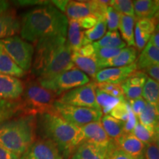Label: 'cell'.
Returning a JSON list of instances; mask_svg holds the SVG:
<instances>
[{
    "mask_svg": "<svg viewBox=\"0 0 159 159\" xmlns=\"http://www.w3.org/2000/svg\"><path fill=\"white\" fill-rule=\"evenodd\" d=\"M39 123L45 138L56 144L63 159H70L83 142L80 128L66 122L54 112L39 114Z\"/></svg>",
    "mask_w": 159,
    "mask_h": 159,
    "instance_id": "cell-3",
    "label": "cell"
},
{
    "mask_svg": "<svg viewBox=\"0 0 159 159\" xmlns=\"http://www.w3.org/2000/svg\"><path fill=\"white\" fill-rule=\"evenodd\" d=\"M98 19L96 16L93 15L88 16H85L83 19H80L79 20H77V22H78L79 25L80 26V27L83 30H89L92 28L94 26L96 25L98 21Z\"/></svg>",
    "mask_w": 159,
    "mask_h": 159,
    "instance_id": "cell-44",
    "label": "cell"
},
{
    "mask_svg": "<svg viewBox=\"0 0 159 159\" xmlns=\"http://www.w3.org/2000/svg\"><path fill=\"white\" fill-rule=\"evenodd\" d=\"M69 1H65V0H59V1H52L53 5L55 6L57 9H58L60 11H61L62 13H65L66 7L67 4H68Z\"/></svg>",
    "mask_w": 159,
    "mask_h": 159,
    "instance_id": "cell-49",
    "label": "cell"
},
{
    "mask_svg": "<svg viewBox=\"0 0 159 159\" xmlns=\"http://www.w3.org/2000/svg\"><path fill=\"white\" fill-rule=\"evenodd\" d=\"M128 102L129 105H130L131 110H132L133 112L134 113V114L137 116L144 110L147 104V102L142 97L137 99H128Z\"/></svg>",
    "mask_w": 159,
    "mask_h": 159,
    "instance_id": "cell-40",
    "label": "cell"
},
{
    "mask_svg": "<svg viewBox=\"0 0 159 159\" xmlns=\"http://www.w3.org/2000/svg\"><path fill=\"white\" fill-rule=\"evenodd\" d=\"M58 102L69 105L94 108L100 111L96 100V83L90 82L66 91L57 99Z\"/></svg>",
    "mask_w": 159,
    "mask_h": 159,
    "instance_id": "cell-9",
    "label": "cell"
},
{
    "mask_svg": "<svg viewBox=\"0 0 159 159\" xmlns=\"http://www.w3.org/2000/svg\"><path fill=\"white\" fill-rule=\"evenodd\" d=\"M149 43H150L151 44L153 45L154 47H157V48L159 49V30L156 29V30L152 35H151L150 41H149Z\"/></svg>",
    "mask_w": 159,
    "mask_h": 159,
    "instance_id": "cell-48",
    "label": "cell"
},
{
    "mask_svg": "<svg viewBox=\"0 0 159 159\" xmlns=\"http://www.w3.org/2000/svg\"><path fill=\"white\" fill-rule=\"evenodd\" d=\"M121 14L112 7L108 6L105 13V21L109 31H117L119 29Z\"/></svg>",
    "mask_w": 159,
    "mask_h": 159,
    "instance_id": "cell-37",
    "label": "cell"
},
{
    "mask_svg": "<svg viewBox=\"0 0 159 159\" xmlns=\"http://www.w3.org/2000/svg\"><path fill=\"white\" fill-rule=\"evenodd\" d=\"M125 99H120L109 95L104 91H101L96 85V100L100 111L102 114L108 115L113 108H114L121 100Z\"/></svg>",
    "mask_w": 159,
    "mask_h": 159,
    "instance_id": "cell-31",
    "label": "cell"
},
{
    "mask_svg": "<svg viewBox=\"0 0 159 159\" xmlns=\"http://www.w3.org/2000/svg\"><path fill=\"white\" fill-rule=\"evenodd\" d=\"M71 58L72 62L74 63L75 66L78 67V69L94 80L97 72L100 70L95 56L84 57L79 55L77 52H72Z\"/></svg>",
    "mask_w": 159,
    "mask_h": 159,
    "instance_id": "cell-21",
    "label": "cell"
},
{
    "mask_svg": "<svg viewBox=\"0 0 159 159\" xmlns=\"http://www.w3.org/2000/svg\"><path fill=\"white\" fill-rule=\"evenodd\" d=\"M131 134L136 137L139 140L144 143V144H150L153 142L154 138V130L147 128L146 126L141 124L138 122Z\"/></svg>",
    "mask_w": 159,
    "mask_h": 159,
    "instance_id": "cell-35",
    "label": "cell"
},
{
    "mask_svg": "<svg viewBox=\"0 0 159 159\" xmlns=\"http://www.w3.org/2000/svg\"><path fill=\"white\" fill-rule=\"evenodd\" d=\"M134 6L136 20L153 19L159 22V0H137Z\"/></svg>",
    "mask_w": 159,
    "mask_h": 159,
    "instance_id": "cell-19",
    "label": "cell"
},
{
    "mask_svg": "<svg viewBox=\"0 0 159 159\" xmlns=\"http://www.w3.org/2000/svg\"><path fill=\"white\" fill-rule=\"evenodd\" d=\"M25 85L17 77L0 73V99L17 100L22 96Z\"/></svg>",
    "mask_w": 159,
    "mask_h": 159,
    "instance_id": "cell-13",
    "label": "cell"
},
{
    "mask_svg": "<svg viewBox=\"0 0 159 159\" xmlns=\"http://www.w3.org/2000/svg\"><path fill=\"white\" fill-rule=\"evenodd\" d=\"M157 21L153 19H142L136 21L134 27L135 45L139 51H142L156 30Z\"/></svg>",
    "mask_w": 159,
    "mask_h": 159,
    "instance_id": "cell-15",
    "label": "cell"
},
{
    "mask_svg": "<svg viewBox=\"0 0 159 159\" xmlns=\"http://www.w3.org/2000/svg\"><path fill=\"white\" fill-rule=\"evenodd\" d=\"M116 144L121 150L134 159H144L146 144L139 140L133 134L123 135Z\"/></svg>",
    "mask_w": 159,
    "mask_h": 159,
    "instance_id": "cell-17",
    "label": "cell"
},
{
    "mask_svg": "<svg viewBox=\"0 0 159 159\" xmlns=\"http://www.w3.org/2000/svg\"><path fill=\"white\" fill-rule=\"evenodd\" d=\"M69 19L50 3L34 7L25 13L21 25V39L36 43L52 36H67Z\"/></svg>",
    "mask_w": 159,
    "mask_h": 159,
    "instance_id": "cell-2",
    "label": "cell"
},
{
    "mask_svg": "<svg viewBox=\"0 0 159 159\" xmlns=\"http://www.w3.org/2000/svg\"><path fill=\"white\" fill-rule=\"evenodd\" d=\"M138 56V51L135 47H128L122 49L120 53L112 58L97 62L100 69L111 67H122L135 63Z\"/></svg>",
    "mask_w": 159,
    "mask_h": 159,
    "instance_id": "cell-16",
    "label": "cell"
},
{
    "mask_svg": "<svg viewBox=\"0 0 159 159\" xmlns=\"http://www.w3.org/2000/svg\"><path fill=\"white\" fill-rule=\"evenodd\" d=\"M19 159H63L58 148L52 141L48 139L35 140Z\"/></svg>",
    "mask_w": 159,
    "mask_h": 159,
    "instance_id": "cell-11",
    "label": "cell"
},
{
    "mask_svg": "<svg viewBox=\"0 0 159 159\" xmlns=\"http://www.w3.org/2000/svg\"><path fill=\"white\" fill-rule=\"evenodd\" d=\"M0 73L19 78L25 75V71L14 63L0 45Z\"/></svg>",
    "mask_w": 159,
    "mask_h": 159,
    "instance_id": "cell-26",
    "label": "cell"
},
{
    "mask_svg": "<svg viewBox=\"0 0 159 159\" xmlns=\"http://www.w3.org/2000/svg\"><path fill=\"white\" fill-rule=\"evenodd\" d=\"M10 7V3L7 1L0 0V15L7 13Z\"/></svg>",
    "mask_w": 159,
    "mask_h": 159,
    "instance_id": "cell-51",
    "label": "cell"
},
{
    "mask_svg": "<svg viewBox=\"0 0 159 159\" xmlns=\"http://www.w3.org/2000/svg\"><path fill=\"white\" fill-rule=\"evenodd\" d=\"M130 111V107L126 99H122L111 110L110 114L114 118L118 120L125 122L129 116Z\"/></svg>",
    "mask_w": 159,
    "mask_h": 159,
    "instance_id": "cell-36",
    "label": "cell"
},
{
    "mask_svg": "<svg viewBox=\"0 0 159 159\" xmlns=\"http://www.w3.org/2000/svg\"><path fill=\"white\" fill-rule=\"evenodd\" d=\"M153 143H155L159 148V122L156 125L154 128Z\"/></svg>",
    "mask_w": 159,
    "mask_h": 159,
    "instance_id": "cell-52",
    "label": "cell"
},
{
    "mask_svg": "<svg viewBox=\"0 0 159 159\" xmlns=\"http://www.w3.org/2000/svg\"><path fill=\"white\" fill-rule=\"evenodd\" d=\"M0 159H19V156L0 147Z\"/></svg>",
    "mask_w": 159,
    "mask_h": 159,
    "instance_id": "cell-47",
    "label": "cell"
},
{
    "mask_svg": "<svg viewBox=\"0 0 159 159\" xmlns=\"http://www.w3.org/2000/svg\"><path fill=\"white\" fill-rule=\"evenodd\" d=\"M52 112L79 128L91 122H100L103 114L102 111L97 109L73 106L63 104L57 100L53 105Z\"/></svg>",
    "mask_w": 159,
    "mask_h": 159,
    "instance_id": "cell-7",
    "label": "cell"
},
{
    "mask_svg": "<svg viewBox=\"0 0 159 159\" xmlns=\"http://www.w3.org/2000/svg\"><path fill=\"white\" fill-rule=\"evenodd\" d=\"M158 111H159V108H158ZM158 122H159V111H158Z\"/></svg>",
    "mask_w": 159,
    "mask_h": 159,
    "instance_id": "cell-54",
    "label": "cell"
},
{
    "mask_svg": "<svg viewBox=\"0 0 159 159\" xmlns=\"http://www.w3.org/2000/svg\"><path fill=\"white\" fill-rule=\"evenodd\" d=\"M96 85L97 88L100 89L101 91H104L106 94L111 95V96L114 97H117V98L125 99L124 94H123V91L120 85L113 84V83H96Z\"/></svg>",
    "mask_w": 159,
    "mask_h": 159,
    "instance_id": "cell-38",
    "label": "cell"
},
{
    "mask_svg": "<svg viewBox=\"0 0 159 159\" xmlns=\"http://www.w3.org/2000/svg\"><path fill=\"white\" fill-rule=\"evenodd\" d=\"M36 116L25 114L0 124V147L21 156L35 141Z\"/></svg>",
    "mask_w": 159,
    "mask_h": 159,
    "instance_id": "cell-4",
    "label": "cell"
},
{
    "mask_svg": "<svg viewBox=\"0 0 159 159\" xmlns=\"http://www.w3.org/2000/svg\"><path fill=\"white\" fill-rule=\"evenodd\" d=\"M21 30V23L12 13L0 15V40L14 36Z\"/></svg>",
    "mask_w": 159,
    "mask_h": 159,
    "instance_id": "cell-20",
    "label": "cell"
},
{
    "mask_svg": "<svg viewBox=\"0 0 159 159\" xmlns=\"http://www.w3.org/2000/svg\"><path fill=\"white\" fill-rule=\"evenodd\" d=\"M156 28L159 30V22L158 23V25H157V27H156Z\"/></svg>",
    "mask_w": 159,
    "mask_h": 159,
    "instance_id": "cell-53",
    "label": "cell"
},
{
    "mask_svg": "<svg viewBox=\"0 0 159 159\" xmlns=\"http://www.w3.org/2000/svg\"><path fill=\"white\" fill-rule=\"evenodd\" d=\"M139 122L138 117L134 114L130 108V111L129 113V116L127 120L124 122V132L125 134H129L132 133L137 122Z\"/></svg>",
    "mask_w": 159,
    "mask_h": 159,
    "instance_id": "cell-42",
    "label": "cell"
},
{
    "mask_svg": "<svg viewBox=\"0 0 159 159\" xmlns=\"http://www.w3.org/2000/svg\"><path fill=\"white\" fill-rule=\"evenodd\" d=\"M69 20H79L92 15L89 1H69L65 11Z\"/></svg>",
    "mask_w": 159,
    "mask_h": 159,
    "instance_id": "cell-22",
    "label": "cell"
},
{
    "mask_svg": "<svg viewBox=\"0 0 159 159\" xmlns=\"http://www.w3.org/2000/svg\"><path fill=\"white\" fill-rule=\"evenodd\" d=\"M0 45L24 71L27 72L31 69L35 52L33 45L18 35L1 39Z\"/></svg>",
    "mask_w": 159,
    "mask_h": 159,
    "instance_id": "cell-8",
    "label": "cell"
},
{
    "mask_svg": "<svg viewBox=\"0 0 159 159\" xmlns=\"http://www.w3.org/2000/svg\"><path fill=\"white\" fill-rule=\"evenodd\" d=\"M83 142H88L108 152L116 144L106 134L101 122L89 123L81 127Z\"/></svg>",
    "mask_w": 159,
    "mask_h": 159,
    "instance_id": "cell-10",
    "label": "cell"
},
{
    "mask_svg": "<svg viewBox=\"0 0 159 159\" xmlns=\"http://www.w3.org/2000/svg\"><path fill=\"white\" fill-rule=\"evenodd\" d=\"M136 65L138 69L159 65V49L148 42L139 55Z\"/></svg>",
    "mask_w": 159,
    "mask_h": 159,
    "instance_id": "cell-24",
    "label": "cell"
},
{
    "mask_svg": "<svg viewBox=\"0 0 159 159\" xmlns=\"http://www.w3.org/2000/svg\"><path fill=\"white\" fill-rule=\"evenodd\" d=\"M148 76L144 71H136L120 84L125 97L128 99L141 98Z\"/></svg>",
    "mask_w": 159,
    "mask_h": 159,
    "instance_id": "cell-14",
    "label": "cell"
},
{
    "mask_svg": "<svg viewBox=\"0 0 159 159\" xmlns=\"http://www.w3.org/2000/svg\"><path fill=\"white\" fill-rule=\"evenodd\" d=\"M137 69L136 63L126 66L111 67L100 69L94 78L95 83H108L120 85Z\"/></svg>",
    "mask_w": 159,
    "mask_h": 159,
    "instance_id": "cell-12",
    "label": "cell"
},
{
    "mask_svg": "<svg viewBox=\"0 0 159 159\" xmlns=\"http://www.w3.org/2000/svg\"><path fill=\"white\" fill-rule=\"evenodd\" d=\"M105 159H134L126 152L121 150L117 145L108 151Z\"/></svg>",
    "mask_w": 159,
    "mask_h": 159,
    "instance_id": "cell-41",
    "label": "cell"
},
{
    "mask_svg": "<svg viewBox=\"0 0 159 159\" xmlns=\"http://www.w3.org/2000/svg\"><path fill=\"white\" fill-rule=\"evenodd\" d=\"M158 108L157 105H151L147 102L144 110L139 115V122L147 128L153 130L156 125L158 123Z\"/></svg>",
    "mask_w": 159,
    "mask_h": 159,
    "instance_id": "cell-29",
    "label": "cell"
},
{
    "mask_svg": "<svg viewBox=\"0 0 159 159\" xmlns=\"http://www.w3.org/2000/svg\"><path fill=\"white\" fill-rule=\"evenodd\" d=\"M21 112H23L21 101L0 99V124L13 119Z\"/></svg>",
    "mask_w": 159,
    "mask_h": 159,
    "instance_id": "cell-27",
    "label": "cell"
},
{
    "mask_svg": "<svg viewBox=\"0 0 159 159\" xmlns=\"http://www.w3.org/2000/svg\"><path fill=\"white\" fill-rule=\"evenodd\" d=\"M101 124L108 136L116 142L125 135L124 122L114 118L111 115H105L101 119Z\"/></svg>",
    "mask_w": 159,
    "mask_h": 159,
    "instance_id": "cell-25",
    "label": "cell"
},
{
    "mask_svg": "<svg viewBox=\"0 0 159 159\" xmlns=\"http://www.w3.org/2000/svg\"><path fill=\"white\" fill-rule=\"evenodd\" d=\"M107 152L98 147L83 142L76 149L70 159H105Z\"/></svg>",
    "mask_w": 159,
    "mask_h": 159,
    "instance_id": "cell-23",
    "label": "cell"
},
{
    "mask_svg": "<svg viewBox=\"0 0 159 159\" xmlns=\"http://www.w3.org/2000/svg\"><path fill=\"white\" fill-rule=\"evenodd\" d=\"M109 6L112 7L120 14L128 16L134 18L135 20H136L133 1H130V0H111Z\"/></svg>",
    "mask_w": 159,
    "mask_h": 159,
    "instance_id": "cell-33",
    "label": "cell"
},
{
    "mask_svg": "<svg viewBox=\"0 0 159 159\" xmlns=\"http://www.w3.org/2000/svg\"><path fill=\"white\" fill-rule=\"evenodd\" d=\"M18 5L26 6V5H48L49 2L46 1H18Z\"/></svg>",
    "mask_w": 159,
    "mask_h": 159,
    "instance_id": "cell-50",
    "label": "cell"
},
{
    "mask_svg": "<svg viewBox=\"0 0 159 159\" xmlns=\"http://www.w3.org/2000/svg\"><path fill=\"white\" fill-rule=\"evenodd\" d=\"M32 73L42 80L52 78L63 71L74 68L72 51L66 38L52 36L36 42Z\"/></svg>",
    "mask_w": 159,
    "mask_h": 159,
    "instance_id": "cell-1",
    "label": "cell"
},
{
    "mask_svg": "<svg viewBox=\"0 0 159 159\" xmlns=\"http://www.w3.org/2000/svg\"><path fill=\"white\" fill-rule=\"evenodd\" d=\"M142 97L148 103L157 105L159 100V83L148 77L142 91Z\"/></svg>",
    "mask_w": 159,
    "mask_h": 159,
    "instance_id": "cell-32",
    "label": "cell"
},
{
    "mask_svg": "<svg viewBox=\"0 0 159 159\" xmlns=\"http://www.w3.org/2000/svg\"><path fill=\"white\" fill-rule=\"evenodd\" d=\"M38 81L41 86L59 97L66 91L90 83V78L82 71L74 67L52 78Z\"/></svg>",
    "mask_w": 159,
    "mask_h": 159,
    "instance_id": "cell-6",
    "label": "cell"
},
{
    "mask_svg": "<svg viewBox=\"0 0 159 159\" xmlns=\"http://www.w3.org/2000/svg\"><path fill=\"white\" fill-rule=\"evenodd\" d=\"M157 106H158V108H159V100H158V105H157Z\"/></svg>",
    "mask_w": 159,
    "mask_h": 159,
    "instance_id": "cell-55",
    "label": "cell"
},
{
    "mask_svg": "<svg viewBox=\"0 0 159 159\" xmlns=\"http://www.w3.org/2000/svg\"><path fill=\"white\" fill-rule=\"evenodd\" d=\"M144 71L148 76L149 75L151 78L159 83V65L148 67V68L144 69Z\"/></svg>",
    "mask_w": 159,
    "mask_h": 159,
    "instance_id": "cell-46",
    "label": "cell"
},
{
    "mask_svg": "<svg viewBox=\"0 0 159 159\" xmlns=\"http://www.w3.org/2000/svg\"><path fill=\"white\" fill-rule=\"evenodd\" d=\"M95 47H110V48L124 49L126 43L117 31H108L99 41L93 43Z\"/></svg>",
    "mask_w": 159,
    "mask_h": 159,
    "instance_id": "cell-30",
    "label": "cell"
},
{
    "mask_svg": "<svg viewBox=\"0 0 159 159\" xmlns=\"http://www.w3.org/2000/svg\"><path fill=\"white\" fill-rule=\"evenodd\" d=\"M135 20L134 18L121 14L119 29L126 45L135 47L134 40V27Z\"/></svg>",
    "mask_w": 159,
    "mask_h": 159,
    "instance_id": "cell-28",
    "label": "cell"
},
{
    "mask_svg": "<svg viewBox=\"0 0 159 159\" xmlns=\"http://www.w3.org/2000/svg\"><path fill=\"white\" fill-rule=\"evenodd\" d=\"M22 96L21 102L23 113L34 116L52 112L53 105L57 97L54 92L41 86L38 80H32L27 83Z\"/></svg>",
    "mask_w": 159,
    "mask_h": 159,
    "instance_id": "cell-5",
    "label": "cell"
},
{
    "mask_svg": "<svg viewBox=\"0 0 159 159\" xmlns=\"http://www.w3.org/2000/svg\"><path fill=\"white\" fill-rule=\"evenodd\" d=\"M144 159H159V148L155 143L146 144Z\"/></svg>",
    "mask_w": 159,
    "mask_h": 159,
    "instance_id": "cell-43",
    "label": "cell"
},
{
    "mask_svg": "<svg viewBox=\"0 0 159 159\" xmlns=\"http://www.w3.org/2000/svg\"><path fill=\"white\" fill-rule=\"evenodd\" d=\"M66 40L72 52H78L83 47L91 43L85 36V30L81 28L77 20H69Z\"/></svg>",
    "mask_w": 159,
    "mask_h": 159,
    "instance_id": "cell-18",
    "label": "cell"
},
{
    "mask_svg": "<svg viewBox=\"0 0 159 159\" xmlns=\"http://www.w3.org/2000/svg\"><path fill=\"white\" fill-rule=\"evenodd\" d=\"M107 25L105 19H99L97 23L92 28L85 30V36L91 43L100 40L106 33Z\"/></svg>",
    "mask_w": 159,
    "mask_h": 159,
    "instance_id": "cell-34",
    "label": "cell"
},
{
    "mask_svg": "<svg viewBox=\"0 0 159 159\" xmlns=\"http://www.w3.org/2000/svg\"><path fill=\"white\" fill-rule=\"evenodd\" d=\"M77 52L79 55L84 57H91L94 56L95 49L93 43H91L84 46L78 52Z\"/></svg>",
    "mask_w": 159,
    "mask_h": 159,
    "instance_id": "cell-45",
    "label": "cell"
},
{
    "mask_svg": "<svg viewBox=\"0 0 159 159\" xmlns=\"http://www.w3.org/2000/svg\"><path fill=\"white\" fill-rule=\"evenodd\" d=\"M94 56L97 60V62L102 61H105L112 58L120 53L122 49L110 48V47H95Z\"/></svg>",
    "mask_w": 159,
    "mask_h": 159,
    "instance_id": "cell-39",
    "label": "cell"
}]
</instances>
